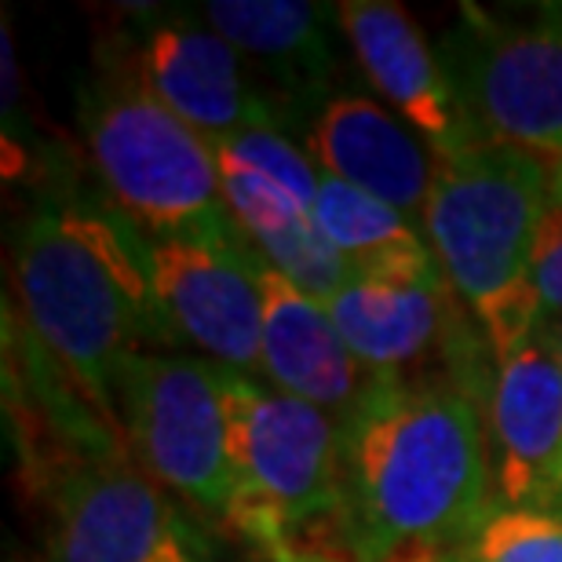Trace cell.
Here are the masks:
<instances>
[{
	"instance_id": "obj_3",
	"label": "cell",
	"mask_w": 562,
	"mask_h": 562,
	"mask_svg": "<svg viewBox=\"0 0 562 562\" xmlns=\"http://www.w3.org/2000/svg\"><path fill=\"white\" fill-rule=\"evenodd\" d=\"M548 205L552 172L526 150L479 143L438 161L420 223L446 281L475 311L497 362L544 322L533 289V249Z\"/></svg>"
},
{
	"instance_id": "obj_18",
	"label": "cell",
	"mask_w": 562,
	"mask_h": 562,
	"mask_svg": "<svg viewBox=\"0 0 562 562\" xmlns=\"http://www.w3.org/2000/svg\"><path fill=\"white\" fill-rule=\"evenodd\" d=\"M460 562H562V512L493 508Z\"/></svg>"
},
{
	"instance_id": "obj_22",
	"label": "cell",
	"mask_w": 562,
	"mask_h": 562,
	"mask_svg": "<svg viewBox=\"0 0 562 562\" xmlns=\"http://www.w3.org/2000/svg\"><path fill=\"white\" fill-rule=\"evenodd\" d=\"M555 340H559V358H562V322H559V329H555Z\"/></svg>"
},
{
	"instance_id": "obj_23",
	"label": "cell",
	"mask_w": 562,
	"mask_h": 562,
	"mask_svg": "<svg viewBox=\"0 0 562 562\" xmlns=\"http://www.w3.org/2000/svg\"><path fill=\"white\" fill-rule=\"evenodd\" d=\"M453 562H460V552H457V555H453Z\"/></svg>"
},
{
	"instance_id": "obj_10",
	"label": "cell",
	"mask_w": 562,
	"mask_h": 562,
	"mask_svg": "<svg viewBox=\"0 0 562 562\" xmlns=\"http://www.w3.org/2000/svg\"><path fill=\"white\" fill-rule=\"evenodd\" d=\"M490 420L501 508L555 512L562 504V358L548 322L497 362Z\"/></svg>"
},
{
	"instance_id": "obj_6",
	"label": "cell",
	"mask_w": 562,
	"mask_h": 562,
	"mask_svg": "<svg viewBox=\"0 0 562 562\" xmlns=\"http://www.w3.org/2000/svg\"><path fill=\"white\" fill-rule=\"evenodd\" d=\"M442 63L453 77L479 143L515 146L541 161H562V4L530 22L464 11Z\"/></svg>"
},
{
	"instance_id": "obj_4",
	"label": "cell",
	"mask_w": 562,
	"mask_h": 562,
	"mask_svg": "<svg viewBox=\"0 0 562 562\" xmlns=\"http://www.w3.org/2000/svg\"><path fill=\"white\" fill-rule=\"evenodd\" d=\"M81 125L110 205L146 238H241L216 143L176 117L136 70L106 74L85 92Z\"/></svg>"
},
{
	"instance_id": "obj_7",
	"label": "cell",
	"mask_w": 562,
	"mask_h": 562,
	"mask_svg": "<svg viewBox=\"0 0 562 562\" xmlns=\"http://www.w3.org/2000/svg\"><path fill=\"white\" fill-rule=\"evenodd\" d=\"M223 366L190 355H139L117 384L143 471L198 508L227 512L238 490Z\"/></svg>"
},
{
	"instance_id": "obj_16",
	"label": "cell",
	"mask_w": 562,
	"mask_h": 562,
	"mask_svg": "<svg viewBox=\"0 0 562 562\" xmlns=\"http://www.w3.org/2000/svg\"><path fill=\"white\" fill-rule=\"evenodd\" d=\"M311 220L325 234V241L355 267L358 278L391 281V285H449L431 245H424L417 227L398 209L340 179L322 172Z\"/></svg>"
},
{
	"instance_id": "obj_15",
	"label": "cell",
	"mask_w": 562,
	"mask_h": 562,
	"mask_svg": "<svg viewBox=\"0 0 562 562\" xmlns=\"http://www.w3.org/2000/svg\"><path fill=\"white\" fill-rule=\"evenodd\" d=\"M329 314L369 373H406L435 344H449V285L355 278L329 303Z\"/></svg>"
},
{
	"instance_id": "obj_2",
	"label": "cell",
	"mask_w": 562,
	"mask_h": 562,
	"mask_svg": "<svg viewBox=\"0 0 562 562\" xmlns=\"http://www.w3.org/2000/svg\"><path fill=\"white\" fill-rule=\"evenodd\" d=\"M15 292L37 344L74 384L114 409L117 384L150 344L176 340L125 220L85 205L33 212L15 245Z\"/></svg>"
},
{
	"instance_id": "obj_19",
	"label": "cell",
	"mask_w": 562,
	"mask_h": 562,
	"mask_svg": "<svg viewBox=\"0 0 562 562\" xmlns=\"http://www.w3.org/2000/svg\"><path fill=\"white\" fill-rule=\"evenodd\" d=\"M216 146L231 150L238 161L260 168L263 176H271L274 183L285 187L307 212L314 209V198H318V187H322V168L314 165L296 143H289L285 136H281V132L252 128V132H241V136H234L227 143H216Z\"/></svg>"
},
{
	"instance_id": "obj_12",
	"label": "cell",
	"mask_w": 562,
	"mask_h": 562,
	"mask_svg": "<svg viewBox=\"0 0 562 562\" xmlns=\"http://www.w3.org/2000/svg\"><path fill=\"white\" fill-rule=\"evenodd\" d=\"M336 22L373 88L413 132L431 143L438 161L479 146V132L442 55L424 41L406 8L387 0H347L336 4Z\"/></svg>"
},
{
	"instance_id": "obj_21",
	"label": "cell",
	"mask_w": 562,
	"mask_h": 562,
	"mask_svg": "<svg viewBox=\"0 0 562 562\" xmlns=\"http://www.w3.org/2000/svg\"><path fill=\"white\" fill-rule=\"evenodd\" d=\"M552 201H562V161L552 168Z\"/></svg>"
},
{
	"instance_id": "obj_20",
	"label": "cell",
	"mask_w": 562,
	"mask_h": 562,
	"mask_svg": "<svg viewBox=\"0 0 562 562\" xmlns=\"http://www.w3.org/2000/svg\"><path fill=\"white\" fill-rule=\"evenodd\" d=\"M533 289L541 300V314L562 322V201L548 205V216L537 234L533 249Z\"/></svg>"
},
{
	"instance_id": "obj_17",
	"label": "cell",
	"mask_w": 562,
	"mask_h": 562,
	"mask_svg": "<svg viewBox=\"0 0 562 562\" xmlns=\"http://www.w3.org/2000/svg\"><path fill=\"white\" fill-rule=\"evenodd\" d=\"M201 11L209 30L249 59L274 66L303 95L325 85V70L333 66L329 19H336V8L307 0H212Z\"/></svg>"
},
{
	"instance_id": "obj_14",
	"label": "cell",
	"mask_w": 562,
	"mask_h": 562,
	"mask_svg": "<svg viewBox=\"0 0 562 562\" xmlns=\"http://www.w3.org/2000/svg\"><path fill=\"white\" fill-rule=\"evenodd\" d=\"M263 289V373L292 398L340 420L366 395L373 373L351 355L325 303L296 289L260 256Z\"/></svg>"
},
{
	"instance_id": "obj_13",
	"label": "cell",
	"mask_w": 562,
	"mask_h": 562,
	"mask_svg": "<svg viewBox=\"0 0 562 562\" xmlns=\"http://www.w3.org/2000/svg\"><path fill=\"white\" fill-rule=\"evenodd\" d=\"M132 70L154 99L212 143L281 125L271 99L245 77L241 52L209 26L157 22L143 33Z\"/></svg>"
},
{
	"instance_id": "obj_11",
	"label": "cell",
	"mask_w": 562,
	"mask_h": 562,
	"mask_svg": "<svg viewBox=\"0 0 562 562\" xmlns=\"http://www.w3.org/2000/svg\"><path fill=\"white\" fill-rule=\"evenodd\" d=\"M303 154L325 176L424 220L438 176V154L420 132L362 92H325L300 125Z\"/></svg>"
},
{
	"instance_id": "obj_8",
	"label": "cell",
	"mask_w": 562,
	"mask_h": 562,
	"mask_svg": "<svg viewBox=\"0 0 562 562\" xmlns=\"http://www.w3.org/2000/svg\"><path fill=\"white\" fill-rule=\"evenodd\" d=\"M139 256L172 333L234 373L263 369L260 252L241 238H139Z\"/></svg>"
},
{
	"instance_id": "obj_1",
	"label": "cell",
	"mask_w": 562,
	"mask_h": 562,
	"mask_svg": "<svg viewBox=\"0 0 562 562\" xmlns=\"http://www.w3.org/2000/svg\"><path fill=\"white\" fill-rule=\"evenodd\" d=\"M340 493L362 562L464 548L490 515L479 402L453 380L373 373L340 420Z\"/></svg>"
},
{
	"instance_id": "obj_9",
	"label": "cell",
	"mask_w": 562,
	"mask_h": 562,
	"mask_svg": "<svg viewBox=\"0 0 562 562\" xmlns=\"http://www.w3.org/2000/svg\"><path fill=\"white\" fill-rule=\"evenodd\" d=\"M55 562H212L198 526L125 464L74 468L55 497Z\"/></svg>"
},
{
	"instance_id": "obj_5",
	"label": "cell",
	"mask_w": 562,
	"mask_h": 562,
	"mask_svg": "<svg viewBox=\"0 0 562 562\" xmlns=\"http://www.w3.org/2000/svg\"><path fill=\"white\" fill-rule=\"evenodd\" d=\"M238 490L223 519L245 544L307 515L344 508L340 427L318 406L223 373Z\"/></svg>"
}]
</instances>
